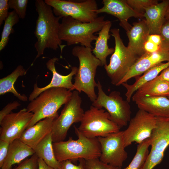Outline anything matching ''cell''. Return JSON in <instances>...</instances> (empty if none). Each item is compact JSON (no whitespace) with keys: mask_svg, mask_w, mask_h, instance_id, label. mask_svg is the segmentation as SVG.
I'll use <instances>...</instances> for the list:
<instances>
[{"mask_svg":"<svg viewBox=\"0 0 169 169\" xmlns=\"http://www.w3.org/2000/svg\"><path fill=\"white\" fill-rule=\"evenodd\" d=\"M35 6L38 14L34 32L37 38L34 44L37 54L31 65L36 59L43 54L46 48L56 50L59 47L61 54L66 46L62 44V41L59 36V21L62 18L55 16L51 7L43 0H36Z\"/></svg>","mask_w":169,"mask_h":169,"instance_id":"cell-1","label":"cell"},{"mask_svg":"<svg viewBox=\"0 0 169 169\" xmlns=\"http://www.w3.org/2000/svg\"><path fill=\"white\" fill-rule=\"evenodd\" d=\"M74 127L78 137L77 140H74L70 137L66 141L53 143L56 160L59 162L68 160L73 162L80 159L87 160L100 158L101 149L98 138H88L82 134L75 126Z\"/></svg>","mask_w":169,"mask_h":169,"instance_id":"cell-2","label":"cell"},{"mask_svg":"<svg viewBox=\"0 0 169 169\" xmlns=\"http://www.w3.org/2000/svg\"><path fill=\"white\" fill-rule=\"evenodd\" d=\"M108 21L105 20L104 16L98 17L90 23H83L69 16L64 17L59 25V38L68 46L79 44L92 49L91 43L98 37L94 33L100 31Z\"/></svg>","mask_w":169,"mask_h":169,"instance_id":"cell-3","label":"cell"},{"mask_svg":"<svg viewBox=\"0 0 169 169\" xmlns=\"http://www.w3.org/2000/svg\"><path fill=\"white\" fill-rule=\"evenodd\" d=\"M72 53L78 58L79 63L74 78V90L79 93H84L93 102L97 96L95 91L97 86L95 77L97 67L102 66L101 62L93 54L92 49L90 48L76 46L72 49Z\"/></svg>","mask_w":169,"mask_h":169,"instance_id":"cell-4","label":"cell"},{"mask_svg":"<svg viewBox=\"0 0 169 169\" xmlns=\"http://www.w3.org/2000/svg\"><path fill=\"white\" fill-rule=\"evenodd\" d=\"M72 93L69 90L62 88H49L41 93L26 108L28 111L33 114L27 128L46 118H57L58 110L70 100Z\"/></svg>","mask_w":169,"mask_h":169,"instance_id":"cell-5","label":"cell"},{"mask_svg":"<svg viewBox=\"0 0 169 169\" xmlns=\"http://www.w3.org/2000/svg\"><path fill=\"white\" fill-rule=\"evenodd\" d=\"M110 31L115 40V50L109 64L104 67L111 83L117 86L140 57L124 45L119 28L111 29Z\"/></svg>","mask_w":169,"mask_h":169,"instance_id":"cell-6","label":"cell"},{"mask_svg":"<svg viewBox=\"0 0 169 169\" xmlns=\"http://www.w3.org/2000/svg\"><path fill=\"white\" fill-rule=\"evenodd\" d=\"M97 87L98 96L92 105L106 109L109 115L110 120L120 129L127 125L131 119V111L129 103L123 99L118 91H112L109 95H106L99 81Z\"/></svg>","mask_w":169,"mask_h":169,"instance_id":"cell-7","label":"cell"},{"mask_svg":"<svg viewBox=\"0 0 169 169\" xmlns=\"http://www.w3.org/2000/svg\"><path fill=\"white\" fill-rule=\"evenodd\" d=\"M109 115L103 108L91 105L84 112L79 131L86 137H105L120 131V128L109 119Z\"/></svg>","mask_w":169,"mask_h":169,"instance_id":"cell-8","label":"cell"},{"mask_svg":"<svg viewBox=\"0 0 169 169\" xmlns=\"http://www.w3.org/2000/svg\"><path fill=\"white\" fill-rule=\"evenodd\" d=\"M82 101L79 93L76 90L72 92L70 100L54 121L51 131L53 143L64 141L71 126L80 122L84 112L81 107Z\"/></svg>","mask_w":169,"mask_h":169,"instance_id":"cell-9","label":"cell"},{"mask_svg":"<svg viewBox=\"0 0 169 169\" xmlns=\"http://www.w3.org/2000/svg\"><path fill=\"white\" fill-rule=\"evenodd\" d=\"M45 2L53 8L54 15L62 18L69 16L83 23H90L98 17V9L95 0L81 2L64 0H45Z\"/></svg>","mask_w":169,"mask_h":169,"instance_id":"cell-10","label":"cell"},{"mask_svg":"<svg viewBox=\"0 0 169 169\" xmlns=\"http://www.w3.org/2000/svg\"><path fill=\"white\" fill-rule=\"evenodd\" d=\"M156 118V126L149 138L151 151L146 161L140 169H153L160 164L169 145V118Z\"/></svg>","mask_w":169,"mask_h":169,"instance_id":"cell-11","label":"cell"},{"mask_svg":"<svg viewBox=\"0 0 169 169\" xmlns=\"http://www.w3.org/2000/svg\"><path fill=\"white\" fill-rule=\"evenodd\" d=\"M156 117L143 110L139 109L129 122L127 128L123 131L125 148L135 142L139 144L150 137L155 128Z\"/></svg>","mask_w":169,"mask_h":169,"instance_id":"cell-12","label":"cell"},{"mask_svg":"<svg viewBox=\"0 0 169 169\" xmlns=\"http://www.w3.org/2000/svg\"><path fill=\"white\" fill-rule=\"evenodd\" d=\"M98 139L101 149L100 160L113 166L121 167L128 157L125 150L123 131H120Z\"/></svg>","mask_w":169,"mask_h":169,"instance_id":"cell-13","label":"cell"},{"mask_svg":"<svg viewBox=\"0 0 169 169\" xmlns=\"http://www.w3.org/2000/svg\"><path fill=\"white\" fill-rule=\"evenodd\" d=\"M33 116V113L24 108L17 112H12L5 116L0 121V140L10 143L19 139Z\"/></svg>","mask_w":169,"mask_h":169,"instance_id":"cell-14","label":"cell"},{"mask_svg":"<svg viewBox=\"0 0 169 169\" xmlns=\"http://www.w3.org/2000/svg\"><path fill=\"white\" fill-rule=\"evenodd\" d=\"M58 58L54 57L49 59L46 63L47 68L52 73V78L50 83L46 86L42 87H38L37 83L34 84L33 89L30 95L28 100L31 101L38 97L44 90L53 88H64L70 91L74 90L73 84L72 83L73 77L78 72V68L76 66L71 68L70 72L68 75H63L59 73L55 67V63Z\"/></svg>","mask_w":169,"mask_h":169,"instance_id":"cell-15","label":"cell"},{"mask_svg":"<svg viewBox=\"0 0 169 169\" xmlns=\"http://www.w3.org/2000/svg\"><path fill=\"white\" fill-rule=\"evenodd\" d=\"M102 3L103 6L97 10V14L106 13L116 17L120 21V25L126 31L132 26L128 22L130 18L144 17L143 15L133 9L125 0H103Z\"/></svg>","mask_w":169,"mask_h":169,"instance_id":"cell-16","label":"cell"},{"mask_svg":"<svg viewBox=\"0 0 169 169\" xmlns=\"http://www.w3.org/2000/svg\"><path fill=\"white\" fill-rule=\"evenodd\" d=\"M164 61L169 62V52L161 50L153 53L145 52L140 56L117 86L131 79L140 76L146 71Z\"/></svg>","mask_w":169,"mask_h":169,"instance_id":"cell-17","label":"cell"},{"mask_svg":"<svg viewBox=\"0 0 169 169\" xmlns=\"http://www.w3.org/2000/svg\"><path fill=\"white\" fill-rule=\"evenodd\" d=\"M56 118L48 117L39 121L26 129L19 139L34 150L37 145L51 132L53 123Z\"/></svg>","mask_w":169,"mask_h":169,"instance_id":"cell-18","label":"cell"},{"mask_svg":"<svg viewBox=\"0 0 169 169\" xmlns=\"http://www.w3.org/2000/svg\"><path fill=\"white\" fill-rule=\"evenodd\" d=\"M134 102L141 109L156 117L169 118V98L162 96H144Z\"/></svg>","mask_w":169,"mask_h":169,"instance_id":"cell-19","label":"cell"},{"mask_svg":"<svg viewBox=\"0 0 169 169\" xmlns=\"http://www.w3.org/2000/svg\"><path fill=\"white\" fill-rule=\"evenodd\" d=\"M129 39L127 47L140 57L145 53L144 45L150 34L148 27L145 19L133 23V25L126 31Z\"/></svg>","mask_w":169,"mask_h":169,"instance_id":"cell-20","label":"cell"},{"mask_svg":"<svg viewBox=\"0 0 169 169\" xmlns=\"http://www.w3.org/2000/svg\"><path fill=\"white\" fill-rule=\"evenodd\" d=\"M169 5V0H164L146 9L143 16L150 34H160L161 27L166 21L165 13Z\"/></svg>","mask_w":169,"mask_h":169,"instance_id":"cell-21","label":"cell"},{"mask_svg":"<svg viewBox=\"0 0 169 169\" xmlns=\"http://www.w3.org/2000/svg\"><path fill=\"white\" fill-rule=\"evenodd\" d=\"M35 153L34 150L19 139L10 143L8 153L1 169H11L13 165L19 164Z\"/></svg>","mask_w":169,"mask_h":169,"instance_id":"cell-22","label":"cell"},{"mask_svg":"<svg viewBox=\"0 0 169 169\" xmlns=\"http://www.w3.org/2000/svg\"><path fill=\"white\" fill-rule=\"evenodd\" d=\"M158 75L143 84L135 92L132 97L133 101L144 96H169V82L161 79Z\"/></svg>","mask_w":169,"mask_h":169,"instance_id":"cell-23","label":"cell"},{"mask_svg":"<svg viewBox=\"0 0 169 169\" xmlns=\"http://www.w3.org/2000/svg\"><path fill=\"white\" fill-rule=\"evenodd\" d=\"M111 25V22L108 20L98 33L95 47L92 49L93 54L100 60L102 66L107 64V57L112 54L115 50L113 48H109L108 45V41L110 36L109 32Z\"/></svg>","mask_w":169,"mask_h":169,"instance_id":"cell-24","label":"cell"},{"mask_svg":"<svg viewBox=\"0 0 169 169\" xmlns=\"http://www.w3.org/2000/svg\"><path fill=\"white\" fill-rule=\"evenodd\" d=\"M169 66V62L159 64L148 69L141 76L135 77L136 81L131 84L126 83L122 85L126 89L125 95L126 100L129 103L135 92L141 86L156 78L164 69Z\"/></svg>","mask_w":169,"mask_h":169,"instance_id":"cell-25","label":"cell"},{"mask_svg":"<svg viewBox=\"0 0 169 169\" xmlns=\"http://www.w3.org/2000/svg\"><path fill=\"white\" fill-rule=\"evenodd\" d=\"M26 71L21 65L18 66L10 74L0 79V95L7 93H12L14 96L23 101H27L28 99L25 94L18 93L14 88L15 82L18 77L25 75Z\"/></svg>","mask_w":169,"mask_h":169,"instance_id":"cell-26","label":"cell"},{"mask_svg":"<svg viewBox=\"0 0 169 169\" xmlns=\"http://www.w3.org/2000/svg\"><path fill=\"white\" fill-rule=\"evenodd\" d=\"M53 143L51 132L37 145L34 150L38 158L42 159L48 166L58 169L60 163L55 158Z\"/></svg>","mask_w":169,"mask_h":169,"instance_id":"cell-27","label":"cell"},{"mask_svg":"<svg viewBox=\"0 0 169 169\" xmlns=\"http://www.w3.org/2000/svg\"><path fill=\"white\" fill-rule=\"evenodd\" d=\"M150 146L149 138L139 144L134 156L129 165L125 169H140L148 157Z\"/></svg>","mask_w":169,"mask_h":169,"instance_id":"cell-28","label":"cell"},{"mask_svg":"<svg viewBox=\"0 0 169 169\" xmlns=\"http://www.w3.org/2000/svg\"><path fill=\"white\" fill-rule=\"evenodd\" d=\"M18 15L14 10L9 13L8 17L4 21L0 41V51L3 49L7 44L10 35L14 31L13 27L19 21Z\"/></svg>","mask_w":169,"mask_h":169,"instance_id":"cell-29","label":"cell"},{"mask_svg":"<svg viewBox=\"0 0 169 169\" xmlns=\"http://www.w3.org/2000/svg\"><path fill=\"white\" fill-rule=\"evenodd\" d=\"M125 1L134 11L143 15L146 8L158 3L156 0H125Z\"/></svg>","mask_w":169,"mask_h":169,"instance_id":"cell-30","label":"cell"},{"mask_svg":"<svg viewBox=\"0 0 169 169\" xmlns=\"http://www.w3.org/2000/svg\"><path fill=\"white\" fill-rule=\"evenodd\" d=\"M28 0H9V8L13 9L19 18L24 19L25 17Z\"/></svg>","mask_w":169,"mask_h":169,"instance_id":"cell-31","label":"cell"},{"mask_svg":"<svg viewBox=\"0 0 169 169\" xmlns=\"http://www.w3.org/2000/svg\"><path fill=\"white\" fill-rule=\"evenodd\" d=\"M86 169H122L121 167H115L102 162L99 158L84 161Z\"/></svg>","mask_w":169,"mask_h":169,"instance_id":"cell-32","label":"cell"},{"mask_svg":"<svg viewBox=\"0 0 169 169\" xmlns=\"http://www.w3.org/2000/svg\"><path fill=\"white\" fill-rule=\"evenodd\" d=\"M160 34L161 38L160 46L161 50L169 52V20L165 22L161 28Z\"/></svg>","mask_w":169,"mask_h":169,"instance_id":"cell-33","label":"cell"},{"mask_svg":"<svg viewBox=\"0 0 169 169\" xmlns=\"http://www.w3.org/2000/svg\"><path fill=\"white\" fill-rule=\"evenodd\" d=\"M38 157L36 154L21 162L11 169H38Z\"/></svg>","mask_w":169,"mask_h":169,"instance_id":"cell-34","label":"cell"},{"mask_svg":"<svg viewBox=\"0 0 169 169\" xmlns=\"http://www.w3.org/2000/svg\"><path fill=\"white\" fill-rule=\"evenodd\" d=\"M79 161V163L78 165L74 164L70 160L62 161L60 162V165L58 169H86L84 166V160L80 159Z\"/></svg>","mask_w":169,"mask_h":169,"instance_id":"cell-35","label":"cell"},{"mask_svg":"<svg viewBox=\"0 0 169 169\" xmlns=\"http://www.w3.org/2000/svg\"><path fill=\"white\" fill-rule=\"evenodd\" d=\"M21 105L18 101H15L7 105L0 111V121L4 117L12 112V111L18 108Z\"/></svg>","mask_w":169,"mask_h":169,"instance_id":"cell-36","label":"cell"},{"mask_svg":"<svg viewBox=\"0 0 169 169\" xmlns=\"http://www.w3.org/2000/svg\"><path fill=\"white\" fill-rule=\"evenodd\" d=\"M8 0H0V26L8 16L9 8Z\"/></svg>","mask_w":169,"mask_h":169,"instance_id":"cell-37","label":"cell"},{"mask_svg":"<svg viewBox=\"0 0 169 169\" xmlns=\"http://www.w3.org/2000/svg\"><path fill=\"white\" fill-rule=\"evenodd\" d=\"M9 142L0 140V167L2 166L7 155L10 145Z\"/></svg>","mask_w":169,"mask_h":169,"instance_id":"cell-38","label":"cell"},{"mask_svg":"<svg viewBox=\"0 0 169 169\" xmlns=\"http://www.w3.org/2000/svg\"><path fill=\"white\" fill-rule=\"evenodd\" d=\"M144 49L145 52L148 53H153L161 50L160 46L148 40L145 43Z\"/></svg>","mask_w":169,"mask_h":169,"instance_id":"cell-39","label":"cell"},{"mask_svg":"<svg viewBox=\"0 0 169 169\" xmlns=\"http://www.w3.org/2000/svg\"><path fill=\"white\" fill-rule=\"evenodd\" d=\"M147 40L160 46L161 38L160 34H151L148 36Z\"/></svg>","mask_w":169,"mask_h":169,"instance_id":"cell-40","label":"cell"},{"mask_svg":"<svg viewBox=\"0 0 169 169\" xmlns=\"http://www.w3.org/2000/svg\"><path fill=\"white\" fill-rule=\"evenodd\" d=\"M158 76L161 79L169 82V66L162 70Z\"/></svg>","mask_w":169,"mask_h":169,"instance_id":"cell-41","label":"cell"},{"mask_svg":"<svg viewBox=\"0 0 169 169\" xmlns=\"http://www.w3.org/2000/svg\"><path fill=\"white\" fill-rule=\"evenodd\" d=\"M38 169H56L47 165L41 159L38 158Z\"/></svg>","mask_w":169,"mask_h":169,"instance_id":"cell-42","label":"cell"},{"mask_svg":"<svg viewBox=\"0 0 169 169\" xmlns=\"http://www.w3.org/2000/svg\"><path fill=\"white\" fill-rule=\"evenodd\" d=\"M165 18L166 20H169V5L168 6L166 11Z\"/></svg>","mask_w":169,"mask_h":169,"instance_id":"cell-43","label":"cell"},{"mask_svg":"<svg viewBox=\"0 0 169 169\" xmlns=\"http://www.w3.org/2000/svg\"><path fill=\"white\" fill-rule=\"evenodd\" d=\"M167 97L169 98V96Z\"/></svg>","mask_w":169,"mask_h":169,"instance_id":"cell-44","label":"cell"}]
</instances>
